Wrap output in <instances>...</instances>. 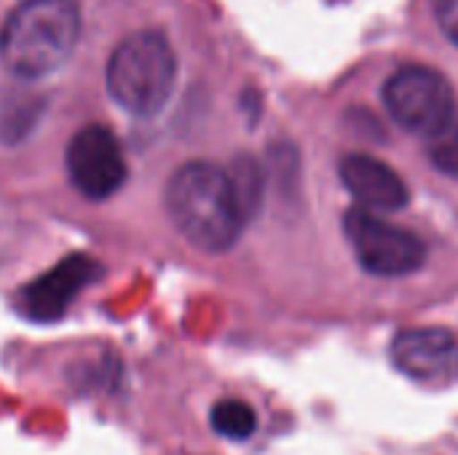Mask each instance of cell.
<instances>
[{
    "mask_svg": "<svg viewBox=\"0 0 458 455\" xmlns=\"http://www.w3.org/2000/svg\"><path fill=\"white\" fill-rule=\"evenodd\" d=\"M164 206L180 236L209 255L228 252L247 223L228 172L209 161L182 164L166 182Z\"/></svg>",
    "mask_w": 458,
    "mask_h": 455,
    "instance_id": "6da1fadb",
    "label": "cell"
},
{
    "mask_svg": "<svg viewBox=\"0 0 458 455\" xmlns=\"http://www.w3.org/2000/svg\"><path fill=\"white\" fill-rule=\"evenodd\" d=\"M78 35L75 0H21L0 27V62L21 80L46 78L70 59Z\"/></svg>",
    "mask_w": 458,
    "mask_h": 455,
    "instance_id": "7a4b0ae2",
    "label": "cell"
},
{
    "mask_svg": "<svg viewBox=\"0 0 458 455\" xmlns=\"http://www.w3.org/2000/svg\"><path fill=\"white\" fill-rule=\"evenodd\" d=\"M177 56L158 32H137L121 40L105 67L110 97L131 115L150 118L174 91Z\"/></svg>",
    "mask_w": 458,
    "mask_h": 455,
    "instance_id": "3957f363",
    "label": "cell"
},
{
    "mask_svg": "<svg viewBox=\"0 0 458 455\" xmlns=\"http://www.w3.org/2000/svg\"><path fill=\"white\" fill-rule=\"evenodd\" d=\"M344 233L360 265L376 276H408L427 260V247L413 231L362 206H352L344 215Z\"/></svg>",
    "mask_w": 458,
    "mask_h": 455,
    "instance_id": "277c9868",
    "label": "cell"
},
{
    "mask_svg": "<svg viewBox=\"0 0 458 455\" xmlns=\"http://www.w3.org/2000/svg\"><path fill=\"white\" fill-rule=\"evenodd\" d=\"M384 105L403 129L424 137H432L456 113L448 78L424 64L400 67L384 83Z\"/></svg>",
    "mask_w": 458,
    "mask_h": 455,
    "instance_id": "5b68a950",
    "label": "cell"
},
{
    "mask_svg": "<svg viewBox=\"0 0 458 455\" xmlns=\"http://www.w3.org/2000/svg\"><path fill=\"white\" fill-rule=\"evenodd\" d=\"M64 166L72 188L89 201H107L126 182V158L118 137L99 123L83 126L72 134Z\"/></svg>",
    "mask_w": 458,
    "mask_h": 455,
    "instance_id": "8992f818",
    "label": "cell"
},
{
    "mask_svg": "<svg viewBox=\"0 0 458 455\" xmlns=\"http://www.w3.org/2000/svg\"><path fill=\"white\" fill-rule=\"evenodd\" d=\"M392 362L419 383H448L458 378V338L443 327L403 330L392 341Z\"/></svg>",
    "mask_w": 458,
    "mask_h": 455,
    "instance_id": "52a82bcc",
    "label": "cell"
},
{
    "mask_svg": "<svg viewBox=\"0 0 458 455\" xmlns=\"http://www.w3.org/2000/svg\"><path fill=\"white\" fill-rule=\"evenodd\" d=\"M99 276V265L89 255H70L59 260L51 271L38 276L21 290V311L32 322H56L83 287Z\"/></svg>",
    "mask_w": 458,
    "mask_h": 455,
    "instance_id": "ba28073f",
    "label": "cell"
},
{
    "mask_svg": "<svg viewBox=\"0 0 458 455\" xmlns=\"http://www.w3.org/2000/svg\"><path fill=\"white\" fill-rule=\"evenodd\" d=\"M341 180L368 212H400L411 204V190L405 180L376 156L349 153L341 161Z\"/></svg>",
    "mask_w": 458,
    "mask_h": 455,
    "instance_id": "9c48e42d",
    "label": "cell"
},
{
    "mask_svg": "<svg viewBox=\"0 0 458 455\" xmlns=\"http://www.w3.org/2000/svg\"><path fill=\"white\" fill-rule=\"evenodd\" d=\"M225 172L231 177L239 209H242L244 220H250L260 209V201H263V172H260L258 161L250 158V156L236 158L231 164V169H225Z\"/></svg>",
    "mask_w": 458,
    "mask_h": 455,
    "instance_id": "30bf717a",
    "label": "cell"
},
{
    "mask_svg": "<svg viewBox=\"0 0 458 455\" xmlns=\"http://www.w3.org/2000/svg\"><path fill=\"white\" fill-rule=\"evenodd\" d=\"M212 429L225 437V440H233V442H242V440H250L258 429V416L255 410L242 402V400H220L215 408H212Z\"/></svg>",
    "mask_w": 458,
    "mask_h": 455,
    "instance_id": "8fae6325",
    "label": "cell"
},
{
    "mask_svg": "<svg viewBox=\"0 0 458 455\" xmlns=\"http://www.w3.org/2000/svg\"><path fill=\"white\" fill-rule=\"evenodd\" d=\"M427 153L443 174L458 177V110L429 137Z\"/></svg>",
    "mask_w": 458,
    "mask_h": 455,
    "instance_id": "7c38bea8",
    "label": "cell"
},
{
    "mask_svg": "<svg viewBox=\"0 0 458 455\" xmlns=\"http://www.w3.org/2000/svg\"><path fill=\"white\" fill-rule=\"evenodd\" d=\"M435 16L443 32L458 46V0H435Z\"/></svg>",
    "mask_w": 458,
    "mask_h": 455,
    "instance_id": "4fadbf2b",
    "label": "cell"
}]
</instances>
